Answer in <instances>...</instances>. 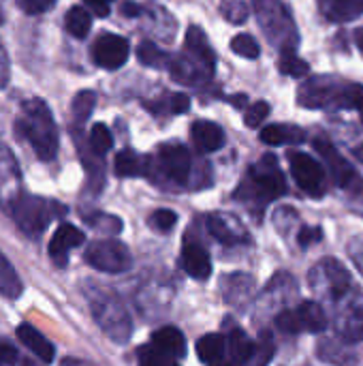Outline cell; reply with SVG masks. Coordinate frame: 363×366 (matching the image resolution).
Here are the masks:
<instances>
[{
    "mask_svg": "<svg viewBox=\"0 0 363 366\" xmlns=\"http://www.w3.org/2000/svg\"><path fill=\"white\" fill-rule=\"evenodd\" d=\"M81 292L90 307L92 320L105 337L118 345H126L133 337V320L118 292L96 281H83Z\"/></svg>",
    "mask_w": 363,
    "mask_h": 366,
    "instance_id": "obj_1",
    "label": "cell"
},
{
    "mask_svg": "<svg viewBox=\"0 0 363 366\" xmlns=\"http://www.w3.org/2000/svg\"><path fill=\"white\" fill-rule=\"evenodd\" d=\"M15 135L30 144L39 161H53L58 154V127L43 99H28L15 120Z\"/></svg>",
    "mask_w": 363,
    "mask_h": 366,
    "instance_id": "obj_2",
    "label": "cell"
},
{
    "mask_svg": "<svg viewBox=\"0 0 363 366\" xmlns=\"http://www.w3.org/2000/svg\"><path fill=\"white\" fill-rule=\"evenodd\" d=\"M64 214H66L64 204L41 195H28V193H24L9 212V217L19 227V232L28 238H39L49 227L51 221Z\"/></svg>",
    "mask_w": 363,
    "mask_h": 366,
    "instance_id": "obj_3",
    "label": "cell"
},
{
    "mask_svg": "<svg viewBox=\"0 0 363 366\" xmlns=\"http://www.w3.org/2000/svg\"><path fill=\"white\" fill-rule=\"evenodd\" d=\"M308 281H310V287L315 290V294L319 298L329 300L332 305H336L338 300H342L344 296H349L355 290L351 272L336 257L321 259L308 274Z\"/></svg>",
    "mask_w": 363,
    "mask_h": 366,
    "instance_id": "obj_4",
    "label": "cell"
},
{
    "mask_svg": "<svg viewBox=\"0 0 363 366\" xmlns=\"http://www.w3.org/2000/svg\"><path fill=\"white\" fill-rule=\"evenodd\" d=\"M285 193H287V182L278 167V161L272 154H265L257 165L250 167L248 182L240 187L237 195H252V199L267 204Z\"/></svg>",
    "mask_w": 363,
    "mask_h": 366,
    "instance_id": "obj_5",
    "label": "cell"
},
{
    "mask_svg": "<svg viewBox=\"0 0 363 366\" xmlns=\"http://www.w3.org/2000/svg\"><path fill=\"white\" fill-rule=\"evenodd\" d=\"M329 326L325 309L317 300H304L297 307H287L276 315V328L285 335L315 332L321 335Z\"/></svg>",
    "mask_w": 363,
    "mask_h": 366,
    "instance_id": "obj_6",
    "label": "cell"
},
{
    "mask_svg": "<svg viewBox=\"0 0 363 366\" xmlns=\"http://www.w3.org/2000/svg\"><path fill=\"white\" fill-rule=\"evenodd\" d=\"M83 259L88 266L105 274H122L133 268V255L128 247L113 238L90 242L83 253Z\"/></svg>",
    "mask_w": 363,
    "mask_h": 366,
    "instance_id": "obj_7",
    "label": "cell"
},
{
    "mask_svg": "<svg viewBox=\"0 0 363 366\" xmlns=\"http://www.w3.org/2000/svg\"><path fill=\"white\" fill-rule=\"evenodd\" d=\"M334 330L349 345L363 341V294L357 287L334 305Z\"/></svg>",
    "mask_w": 363,
    "mask_h": 366,
    "instance_id": "obj_8",
    "label": "cell"
},
{
    "mask_svg": "<svg viewBox=\"0 0 363 366\" xmlns=\"http://www.w3.org/2000/svg\"><path fill=\"white\" fill-rule=\"evenodd\" d=\"M353 84H338L329 77H317L300 90V103L304 107H349L351 109Z\"/></svg>",
    "mask_w": 363,
    "mask_h": 366,
    "instance_id": "obj_9",
    "label": "cell"
},
{
    "mask_svg": "<svg viewBox=\"0 0 363 366\" xmlns=\"http://www.w3.org/2000/svg\"><path fill=\"white\" fill-rule=\"evenodd\" d=\"M289 165H291V174L297 182V187L319 199L325 195V187H327V180H325V169L321 167V163L317 159H312L310 154L306 152H300V150H291L289 152Z\"/></svg>",
    "mask_w": 363,
    "mask_h": 366,
    "instance_id": "obj_10",
    "label": "cell"
},
{
    "mask_svg": "<svg viewBox=\"0 0 363 366\" xmlns=\"http://www.w3.org/2000/svg\"><path fill=\"white\" fill-rule=\"evenodd\" d=\"M315 148H317V152L323 154V159H325V163H327V169H329L332 178L336 180V184H338L340 189H344V191H349V193H353V195L362 193V176H359V174L355 172V167H353V165L334 148V144H332L329 139H325V137L315 139Z\"/></svg>",
    "mask_w": 363,
    "mask_h": 366,
    "instance_id": "obj_11",
    "label": "cell"
},
{
    "mask_svg": "<svg viewBox=\"0 0 363 366\" xmlns=\"http://www.w3.org/2000/svg\"><path fill=\"white\" fill-rule=\"evenodd\" d=\"M21 195H24V184H21V172L17 159L4 144H0V210L9 214Z\"/></svg>",
    "mask_w": 363,
    "mask_h": 366,
    "instance_id": "obj_12",
    "label": "cell"
},
{
    "mask_svg": "<svg viewBox=\"0 0 363 366\" xmlns=\"http://www.w3.org/2000/svg\"><path fill=\"white\" fill-rule=\"evenodd\" d=\"M128 41L113 32H103L92 45V60L107 71L120 69L128 60Z\"/></svg>",
    "mask_w": 363,
    "mask_h": 366,
    "instance_id": "obj_13",
    "label": "cell"
},
{
    "mask_svg": "<svg viewBox=\"0 0 363 366\" xmlns=\"http://www.w3.org/2000/svg\"><path fill=\"white\" fill-rule=\"evenodd\" d=\"M223 298L231 309L244 311L257 298V281L248 272H231L223 277Z\"/></svg>",
    "mask_w": 363,
    "mask_h": 366,
    "instance_id": "obj_14",
    "label": "cell"
},
{
    "mask_svg": "<svg viewBox=\"0 0 363 366\" xmlns=\"http://www.w3.org/2000/svg\"><path fill=\"white\" fill-rule=\"evenodd\" d=\"M158 161L163 172L167 174L169 180H173L175 184H186L190 178V169H193V159L186 146L182 144H165L158 150Z\"/></svg>",
    "mask_w": 363,
    "mask_h": 366,
    "instance_id": "obj_15",
    "label": "cell"
},
{
    "mask_svg": "<svg viewBox=\"0 0 363 366\" xmlns=\"http://www.w3.org/2000/svg\"><path fill=\"white\" fill-rule=\"evenodd\" d=\"M83 242H86V236L79 227H75L71 223H60L49 240V247H47L49 259L53 262L56 268H66L71 251L81 247Z\"/></svg>",
    "mask_w": 363,
    "mask_h": 366,
    "instance_id": "obj_16",
    "label": "cell"
},
{
    "mask_svg": "<svg viewBox=\"0 0 363 366\" xmlns=\"http://www.w3.org/2000/svg\"><path fill=\"white\" fill-rule=\"evenodd\" d=\"M297 296V281L289 272H278L272 277V281L265 285L263 294L257 298L263 307V311H276V307H285L287 300ZM287 309V307H285Z\"/></svg>",
    "mask_w": 363,
    "mask_h": 366,
    "instance_id": "obj_17",
    "label": "cell"
},
{
    "mask_svg": "<svg viewBox=\"0 0 363 366\" xmlns=\"http://www.w3.org/2000/svg\"><path fill=\"white\" fill-rule=\"evenodd\" d=\"M15 337H17V341H19L28 352H32V356H36L43 365H51V362H53V358H56V347H53V343H51L41 330H36L32 324H28V322L19 324L17 330H15Z\"/></svg>",
    "mask_w": 363,
    "mask_h": 366,
    "instance_id": "obj_18",
    "label": "cell"
},
{
    "mask_svg": "<svg viewBox=\"0 0 363 366\" xmlns=\"http://www.w3.org/2000/svg\"><path fill=\"white\" fill-rule=\"evenodd\" d=\"M180 264H182L184 272L188 277L197 279V281H205L212 274V259H210L208 251L197 240H186L184 242Z\"/></svg>",
    "mask_w": 363,
    "mask_h": 366,
    "instance_id": "obj_19",
    "label": "cell"
},
{
    "mask_svg": "<svg viewBox=\"0 0 363 366\" xmlns=\"http://www.w3.org/2000/svg\"><path fill=\"white\" fill-rule=\"evenodd\" d=\"M208 232L223 244L233 247V244H242V242H250L248 234L244 232V227H240L235 223V219L227 217V214H208L205 219Z\"/></svg>",
    "mask_w": 363,
    "mask_h": 366,
    "instance_id": "obj_20",
    "label": "cell"
},
{
    "mask_svg": "<svg viewBox=\"0 0 363 366\" xmlns=\"http://www.w3.org/2000/svg\"><path fill=\"white\" fill-rule=\"evenodd\" d=\"M349 343L340 341V339H332V337H323L317 343V358L321 362L336 366H353L357 362L355 354L347 347Z\"/></svg>",
    "mask_w": 363,
    "mask_h": 366,
    "instance_id": "obj_21",
    "label": "cell"
},
{
    "mask_svg": "<svg viewBox=\"0 0 363 366\" xmlns=\"http://www.w3.org/2000/svg\"><path fill=\"white\" fill-rule=\"evenodd\" d=\"M152 345H154L160 354H165V356H169V358H173V360H180V358L186 356V339H184V335H182L178 328H173V326L158 328V330L152 335Z\"/></svg>",
    "mask_w": 363,
    "mask_h": 366,
    "instance_id": "obj_22",
    "label": "cell"
},
{
    "mask_svg": "<svg viewBox=\"0 0 363 366\" xmlns=\"http://www.w3.org/2000/svg\"><path fill=\"white\" fill-rule=\"evenodd\" d=\"M193 137L203 152H216L225 146V131L210 120H197L193 124Z\"/></svg>",
    "mask_w": 363,
    "mask_h": 366,
    "instance_id": "obj_23",
    "label": "cell"
},
{
    "mask_svg": "<svg viewBox=\"0 0 363 366\" xmlns=\"http://www.w3.org/2000/svg\"><path fill=\"white\" fill-rule=\"evenodd\" d=\"M263 144L270 146H289V144H302L306 139V131L295 124H270L261 131Z\"/></svg>",
    "mask_w": 363,
    "mask_h": 366,
    "instance_id": "obj_24",
    "label": "cell"
},
{
    "mask_svg": "<svg viewBox=\"0 0 363 366\" xmlns=\"http://www.w3.org/2000/svg\"><path fill=\"white\" fill-rule=\"evenodd\" d=\"M148 165L150 161L141 154H137L133 148H124L116 154V174L120 178H139L148 174Z\"/></svg>",
    "mask_w": 363,
    "mask_h": 366,
    "instance_id": "obj_25",
    "label": "cell"
},
{
    "mask_svg": "<svg viewBox=\"0 0 363 366\" xmlns=\"http://www.w3.org/2000/svg\"><path fill=\"white\" fill-rule=\"evenodd\" d=\"M319 6L332 21H349L363 13V0H319Z\"/></svg>",
    "mask_w": 363,
    "mask_h": 366,
    "instance_id": "obj_26",
    "label": "cell"
},
{
    "mask_svg": "<svg viewBox=\"0 0 363 366\" xmlns=\"http://www.w3.org/2000/svg\"><path fill=\"white\" fill-rule=\"evenodd\" d=\"M186 49H188L197 60H201V64H203L210 73L214 71L216 58H214V51H212V47H210V43H208V39H205V34H203V30H201L199 26H190V28H188V32H186Z\"/></svg>",
    "mask_w": 363,
    "mask_h": 366,
    "instance_id": "obj_27",
    "label": "cell"
},
{
    "mask_svg": "<svg viewBox=\"0 0 363 366\" xmlns=\"http://www.w3.org/2000/svg\"><path fill=\"white\" fill-rule=\"evenodd\" d=\"M21 294H24V283L17 270L13 268V264L0 251V296L6 300H19Z\"/></svg>",
    "mask_w": 363,
    "mask_h": 366,
    "instance_id": "obj_28",
    "label": "cell"
},
{
    "mask_svg": "<svg viewBox=\"0 0 363 366\" xmlns=\"http://www.w3.org/2000/svg\"><path fill=\"white\" fill-rule=\"evenodd\" d=\"M225 354H229V350H227V337L223 335H205L197 341V356L205 365L223 362Z\"/></svg>",
    "mask_w": 363,
    "mask_h": 366,
    "instance_id": "obj_29",
    "label": "cell"
},
{
    "mask_svg": "<svg viewBox=\"0 0 363 366\" xmlns=\"http://www.w3.org/2000/svg\"><path fill=\"white\" fill-rule=\"evenodd\" d=\"M227 350H229V356L233 362L246 366L255 352V343L250 341V337L244 330L231 328V332L227 335Z\"/></svg>",
    "mask_w": 363,
    "mask_h": 366,
    "instance_id": "obj_30",
    "label": "cell"
},
{
    "mask_svg": "<svg viewBox=\"0 0 363 366\" xmlns=\"http://www.w3.org/2000/svg\"><path fill=\"white\" fill-rule=\"evenodd\" d=\"M64 26H66V32L71 36L86 39L90 28H92V15L81 6H73V9H68V13L64 17Z\"/></svg>",
    "mask_w": 363,
    "mask_h": 366,
    "instance_id": "obj_31",
    "label": "cell"
},
{
    "mask_svg": "<svg viewBox=\"0 0 363 366\" xmlns=\"http://www.w3.org/2000/svg\"><path fill=\"white\" fill-rule=\"evenodd\" d=\"M274 356H276V341L267 330H263L259 335V341L255 343V352L246 366H270Z\"/></svg>",
    "mask_w": 363,
    "mask_h": 366,
    "instance_id": "obj_32",
    "label": "cell"
},
{
    "mask_svg": "<svg viewBox=\"0 0 363 366\" xmlns=\"http://www.w3.org/2000/svg\"><path fill=\"white\" fill-rule=\"evenodd\" d=\"M111 146H113V137H111V131L105 127V124H101V122H96L94 127H92V131H90V152L94 154V157H105L109 150H111Z\"/></svg>",
    "mask_w": 363,
    "mask_h": 366,
    "instance_id": "obj_33",
    "label": "cell"
},
{
    "mask_svg": "<svg viewBox=\"0 0 363 366\" xmlns=\"http://www.w3.org/2000/svg\"><path fill=\"white\" fill-rule=\"evenodd\" d=\"M94 105H96V94L92 90H81L75 99H73V105H71V112H73V120L77 124H83L90 114L94 112Z\"/></svg>",
    "mask_w": 363,
    "mask_h": 366,
    "instance_id": "obj_34",
    "label": "cell"
},
{
    "mask_svg": "<svg viewBox=\"0 0 363 366\" xmlns=\"http://www.w3.org/2000/svg\"><path fill=\"white\" fill-rule=\"evenodd\" d=\"M137 58H139L141 64H145V66H156V69L165 66L167 60H169L167 54H165L156 43H152V41H143V43L137 47Z\"/></svg>",
    "mask_w": 363,
    "mask_h": 366,
    "instance_id": "obj_35",
    "label": "cell"
},
{
    "mask_svg": "<svg viewBox=\"0 0 363 366\" xmlns=\"http://www.w3.org/2000/svg\"><path fill=\"white\" fill-rule=\"evenodd\" d=\"M278 69L282 75L289 77H304L310 71V64L306 60H302L300 56H295L293 51H282L280 60H278Z\"/></svg>",
    "mask_w": 363,
    "mask_h": 366,
    "instance_id": "obj_36",
    "label": "cell"
},
{
    "mask_svg": "<svg viewBox=\"0 0 363 366\" xmlns=\"http://www.w3.org/2000/svg\"><path fill=\"white\" fill-rule=\"evenodd\" d=\"M83 221L105 234H120L122 232V221L113 214H105V212H92V214H83Z\"/></svg>",
    "mask_w": 363,
    "mask_h": 366,
    "instance_id": "obj_37",
    "label": "cell"
},
{
    "mask_svg": "<svg viewBox=\"0 0 363 366\" xmlns=\"http://www.w3.org/2000/svg\"><path fill=\"white\" fill-rule=\"evenodd\" d=\"M231 49L242 56V58H248V60H255L259 58L261 49H259V43L252 34H235L233 41H231Z\"/></svg>",
    "mask_w": 363,
    "mask_h": 366,
    "instance_id": "obj_38",
    "label": "cell"
},
{
    "mask_svg": "<svg viewBox=\"0 0 363 366\" xmlns=\"http://www.w3.org/2000/svg\"><path fill=\"white\" fill-rule=\"evenodd\" d=\"M139 366H178L173 358L160 354L152 343L139 350Z\"/></svg>",
    "mask_w": 363,
    "mask_h": 366,
    "instance_id": "obj_39",
    "label": "cell"
},
{
    "mask_svg": "<svg viewBox=\"0 0 363 366\" xmlns=\"http://www.w3.org/2000/svg\"><path fill=\"white\" fill-rule=\"evenodd\" d=\"M148 223H150V227L152 229H158V232H171L173 227H175V223H178V214L173 212V210H167V208H160V210H156V212H152L150 214V219H148Z\"/></svg>",
    "mask_w": 363,
    "mask_h": 366,
    "instance_id": "obj_40",
    "label": "cell"
},
{
    "mask_svg": "<svg viewBox=\"0 0 363 366\" xmlns=\"http://www.w3.org/2000/svg\"><path fill=\"white\" fill-rule=\"evenodd\" d=\"M220 11L231 24H244L248 19V6L242 0H225L220 4Z\"/></svg>",
    "mask_w": 363,
    "mask_h": 366,
    "instance_id": "obj_41",
    "label": "cell"
},
{
    "mask_svg": "<svg viewBox=\"0 0 363 366\" xmlns=\"http://www.w3.org/2000/svg\"><path fill=\"white\" fill-rule=\"evenodd\" d=\"M270 116V103H265V101H257V103H252L248 109H246V127H250V129H257L265 118Z\"/></svg>",
    "mask_w": 363,
    "mask_h": 366,
    "instance_id": "obj_42",
    "label": "cell"
},
{
    "mask_svg": "<svg viewBox=\"0 0 363 366\" xmlns=\"http://www.w3.org/2000/svg\"><path fill=\"white\" fill-rule=\"evenodd\" d=\"M17 2H19L21 11L28 13V15L45 13V11H49V9L56 4V0H17Z\"/></svg>",
    "mask_w": 363,
    "mask_h": 366,
    "instance_id": "obj_43",
    "label": "cell"
},
{
    "mask_svg": "<svg viewBox=\"0 0 363 366\" xmlns=\"http://www.w3.org/2000/svg\"><path fill=\"white\" fill-rule=\"evenodd\" d=\"M323 240V229L321 227H304L300 234H297V244L308 249L310 244H317Z\"/></svg>",
    "mask_w": 363,
    "mask_h": 366,
    "instance_id": "obj_44",
    "label": "cell"
},
{
    "mask_svg": "<svg viewBox=\"0 0 363 366\" xmlns=\"http://www.w3.org/2000/svg\"><path fill=\"white\" fill-rule=\"evenodd\" d=\"M21 360V354L6 341H0V366H17Z\"/></svg>",
    "mask_w": 363,
    "mask_h": 366,
    "instance_id": "obj_45",
    "label": "cell"
},
{
    "mask_svg": "<svg viewBox=\"0 0 363 366\" xmlns=\"http://www.w3.org/2000/svg\"><path fill=\"white\" fill-rule=\"evenodd\" d=\"M190 109V99H188V94H184V92H175V94H171L169 97V112L171 114H186Z\"/></svg>",
    "mask_w": 363,
    "mask_h": 366,
    "instance_id": "obj_46",
    "label": "cell"
},
{
    "mask_svg": "<svg viewBox=\"0 0 363 366\" xmlns=\"http://www.w3.org/2000/svg\"><path fill=\"white\" fill-rule=\"evenodd\" d=\"M83 2L92 9V13L96 17H107L111 11V4H113V0H83Z\"/></svg>",
    "mask_w": 363,
    "mask_h": 366,
    "instance_id": "obj_47",
    "label": "cell"
},
{
    "mask_svg": "<svg viewBox=\"0 0 363 366\" xmlns=\"http://www.w3.org/2000/svg\"><path fill=\"white\" fill-rule=\"evenodd\" d=\"M351 109H355L363 120V86L353 84L351 88Z\"/></svg>",
    "mask_w": 363,
    "mask_h": 366,
    "instance_id": "obj_48",
    "label": "cell"
},
{
    "mask_svg": "<svg viewBox=\"0 0 363 366\" xmlns=\"http://www.w3.org/2000/svg\"><path fill=\"white\" fill-rule=\"evenodd\" d=\"M6 84H9V58L0 45V88H4Z\"/></svg>",
    "mask_w": 363,
    "mask_h": 366,
    "instance_id": "obj_49",
    "label": "cell"
},
{
    "mask_svg": "<svg viewBox=\"0 0 363 366\" xmlns=\"http://www.w3.org/2000/svg\"><path fill=\"white\" fill-rule=\"evenodd\" d=\"M120 13H122L124 17H137V15L141 13V6L135 4V2H131V0H124V2L120 4Z\"/></svg>",
    "mask_w": 363,
    "mask_h": 366,
    "instance_id": "obj_50",
    "label": "cell"
},
{
    "mask_svg": "<svg viewBox=\"0 0 363 366\" xmlns=\"http://www.w3.org/2000/svg\"><path fill=\"white\" fill-rule=\"evenodd\" d=\"M60 366H94L92 362H88V360H81V358H64Z\"/></svg>",
    "mask_w": 363,
    "mask_h": 366,
    "instance_id": "obj_51",
    "label": "cell"
},
{
    "mask_svg": "<svg viewBox=\"0 0 363 366\" xmlns=\"http://www.w3.org/2000/svg\"><path fill=\"white\" fill-rule=\"evenodd\" d=\"M229 101H233L235 107H246V101H248V99H246V94H237V97H231Z\"/></svg>",
    "mask_w": 363,
    "mask_h": 366,
    "instance_id": "obj_52",
    "label": "cell"
},
{
    "mask_svg": "<svg viewBox=\"0 0 363 366\" xmlns=\"http://www.w3.org/2000/svg\"><path fill=\"white\" fill-rule=\"evenodd\" d=\"M355 43H357L359 51H362V54H363V28H359V30L355 32Z\"/></svg>",
    "mask_w": 363,
    "mask_h": 366,
    "instance_id": "obj_53",
    "label": "cell"
},
{
    "mask_svg": "<svg viewBox=\"0 0 363 366\" xmlns=\"http://www.w3.org/2000/svg\"><path fill=\"white\" fill-rule=\"evenodd\" d=\"M17 366H39V365H36L34 360H30V358H24V356H21V360H19V365Z\"/></svg>",
    "mask_w": 363,
    "mask_h": 366,
    "instance_id": "obj_54",
    "label": "cell"
},
{
    "mask_svg": "<svg viewBox=\"0 0 363 366\" xmlns=\"http://www.w3.org/2000/svg\"><path fill=\"white\" fill-rule=\"evenodd\" d=\"M210 366H233V365H229V362H216V365H210Z\"/></svg>",
    "mask_w": 363,
    "mask_h": 366,
    "instance_id": "obj_55",
    "label": "cell"
}]
</instances>
